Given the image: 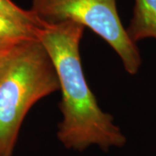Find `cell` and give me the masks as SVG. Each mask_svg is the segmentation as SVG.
Wrapping results in <instances>:
<instances>
[{
  "label": "cell",
  "instance_id": "1",
  "mask_svg": "<svg viewBox=\"0 0 156 156\" xmlns=\"http://www.w3.org/2000/svg\"><path fill=\"white\" fill-rule=\"evenodd\" d=\"M84 27L76 23H46L39 40L55 66L62 92V121L56 136L68 149L83 152L92 146L101 150L122 147L127 138L104 112L85 78L80 56Z\"/></svg>",
  "mask_w": 156,
  "mask_h": 156
},
{
  "label": "cell",
  "instance_id": "2",
  "mask_svg": "<svg viewBox=\"0 0 156 156\" xmlns=\"http://www.w3.org/2000/svg\"><path fill=\"white\" fill-rule=\"evenodd\" d=\"M60 89L39 39L17 47L0 72V156H11L23 121L39 100Z\"/></svg>",
  "mask_w": 156,
  "mask_h": 156
},
{
  "label": "cell",
  "instance_id": "3",
  "mask_svg": "<svg viewBox=\"0 0 156 156\" xmlns=\"http://www.w3.org/2000/svg\"><path fill=\"white\" fill-rule=\"evenodd\" d=\"M30 10L45 23L70 21L89 28L115 51L128 74L139 72L140 53L122 23L116 0H32Z\"/></svg>",
  "mask_w": 156,
  "mask_h": 156
},
{
  "label": "cell",
  "instance_id": "4",
  "mask_svg": "<svg viewBox=\"0 0 156 156\" xmlns=\"http://www.w3.org/2000/svg\"><path fill=\"white\" fill-rule=\"evenodd\" d=\"M127 30L134 43L156 39V0H134L133 16Z\"/></svg>",
  "mask_w": 156,
  "mask_h": 156
},
{
  "label": "cell",
  "instance_id": "5",
  "mask_svg": "<svg viewBox=\"0 0 156 156\" xmlns=\"http://www.w3.org/2000/svg\"><path fill=\"white\" fill-rule=\"evenodd\" d=\"M42 29L32 27L0 12V51L13 50L39 39Z\"/></svg>",
  "mask_w": 156,
  "mask_h": 156
},
{
  "label": "cell",
  "instance_id": "6",
  "mask_svg": "<svg viewBox=\"0 0 156 156\" xmlns=\"http://www.w3.org/2000/svg\"><path fill=\"white\" fill-rule=\"evenodd\" d=\"M0 12L35 28L42 29L46 24L42 22L30 9L25 10L17 5L12 0H0Z\"/></svg>",
  "mask_w": 156,
  "mask_h": 156
},
{
  "label": "cell",
  "instance_id": "7",
  "mask_svg": "<svg viewBox=\"0 0 156 156\" xmlns=\"http://www.w3.org/2000/svg\"><path fill=\"white\" fill-rule=\"evenodd\" d=\"M16 49H13V50H5V51H0V72L2 71V69L5 66V64L8 62L9 59L11 58V55L13 54L14 50Z\"/></svg>",
  "mask_w": 156,
  "mask_h": 156
}]
</instances>
